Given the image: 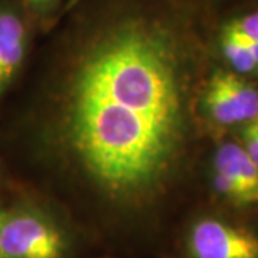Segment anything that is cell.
Here are the masks:
<instances>
[{
    "instance_id": "cell-1",
    "label": "cell",
    "mask_w": 258,
    "mask_h": 258,
    "mask_svg": "<svg viewBox=\"0 0 258 258\" xmlns=\"http://www.w3.org/2000/svg\"><path fill=\"white\" fill-rule=\"evenodd\" d=\"M175 35L131 19L89 43L66 85L64 144L108 197L141 201L172 172L186 135V68Z\"/></svg>"
},
{
    "instance_id": "cell-2",
    "label": "cell",
    "mask_w": 258,
    "mask_h": 258,
    "mask_svg": "<svg viewBox=\"0 0 258 258\" xmlns=\"http://www.w3.org/2000/svg\"><path fill=\"white\" fill-rule=\"evenodd\" d=\"M69 237L46 212L16 207L3 212L0 258H66Z\"/></svg>"
},
{
    "instance_id": "cell-3",
    "label": "cell",
    "mask_w": 258,
    "mask_h": 258,
    "mask_svg": "<svg viewBox=\"0 0 258 258\" xmlns=\"http://www.w3.org/2000/svg\"><path fill=\"white\" fill-rule=\"evenodd\" d=\"M191 258H258V234L220 218H201L188 234Z\"/></svg>"
},
{
    "instance_id": "cell-4",
    "label": "cell",
    "mask_w": 258,
    "mask_h": 258,
    "mask_svg": "<svg viewBox=\"0 0 258 258\" xmlns=\"http://www.w3.org/2000/svg\"><path fill=\"white\" fill-rule=\"evenodd\" d=\"M26 53V28L15 10L0 9V95L9 86Z\"/></svg>"
},
{
    "instance_id": "cell-5",
    "label": "cell",
    "mask_w": 258,
    "mask_h": 258,
    "mask_svg": "<svg viewBox=\"0 0 258 258\" xmlns=\"http://www.w3.org/2000/svg\"><path fill=\"white\" fill-rule=\"evenodd\" d=\"M215 169L242 186L258 203V165L237 144L222 145L215 155Z\"/></svg>"
},
{
    "instance_id": "cell-6",
    "label": "cell",
    "mask_w": 258,
    "mask_h": 258,
    "mask_svg": "<svg viewBox=\"0 0 258 258\" xmlns=\"http://www.w3.org/2000/svg\"><path fill=\"white\" fill-rule=\"evenodd\" d=\"M205 106L214 119L222 125H235L244 122L242 113L230 92L224 86L220 74L214 75L205 92Z\"/></svg>"
},
{
    "instance_id": "cell-7",
    "label": "cell",
    "mask_w": 258,
    "mask_h": 258,
    "mask_svg": "<svg viewBox=\"0 0 258 258\" xmlns=\"http://www.w3.org/2000/svg\"><path fill=\"white\" fill-rule=\"evenodd\" d=\"M224 86L230 92L231 98L235 101L237 106L240 108L244 122L258 118V91L245 82L238 75L231 72H218Z\"/></svg>"
},
{
    "instance_id": "cell-8",
    "label": "cell",
    "mask_w": 258,
    "mask_h": 258,
    "mask_svg": "<svg viewBox=\"0 0 258 258\" xmlns=\"http://www.w3.org/2000/svg\"><path fill=\"white\" fill-rule=\"evenodd\" d=\"M221 43L227 59L238 72L247 74V72H252L254 69H257V62L251 56L248 49L241 43V40L237 36L234 28L231 26V23L228 26H225L224 32H222Z\"/></svg>"
},
{
    "instance_id": "cell-9",
    "label": "cell",
    "mask_w": 258,
    "mask_h": 258,
    "mask_svg": "<svg viewBox=\"0 0 258 258\" xmlns=\"http://www.w3.org/2000/svg\"><path fill=\"white\" fill-rule=\"evenodd\" d=\"M242 138L245 152L258 165V118L247 122V126L242 132Z\"/></svg>"
},
{
    "instance_id": "cell-10",
    "label": "cell",
    "mask_w": 258,
    "mask_h": 258,
    "mask_svg": "<svg viewBox=\"0 0 258 258\" xmlns=\"http://www.w3.org/2000/svg\"><path fill=\"white\" fill-rule=\"evenodd\" d=\"M234 22L245 35L258 40V12L251 13V15L240 19V20H234Z\"/></svg>"
},
{
    "instance_id": "cell-11",
    "label": "cell",
    "mask_w": 258,
    "mask_h": 258,
    "mask_svg": "<svg viewBox=\"0 0 258 258\" xmlns=\"http://www.w3.org/2000/svg\"><path fill=\"white\" fill-rule=\"evenodd\" d=\"M231 26L235 30V33H237V36H238V39L241 40V43L248 49V52L251 53V56L254 57V60H255L258 64V40L252 39V37L248 36V35H245V33L235 25V22H232Z\"/></svg>"
},
{
    "instance_id": "cell-12",
    "label": "cell",
    "mask_w": 258,
    "mask_h": 258,
    "mask_svg": "<svg viewBox=\"0 0 258 258\" xmlns=\"http://www.w3.org/2000/svg\"><path fill=\"white\" fill-rule=\"evenodd\" d=\"M29 3H32V5H42V3H46L49 0H26Z\"/></svg>"
},
{
    "instance_id": "cell-13",
    "label": "cell",
    "mask_w": 258,
    "mask_h": 258,
    "mask_svg": "<svg viewBox=\"0 0 258 258\" xmlns=\"http://www.w3.org/2000/svg\"><path fill=\"white\" fill-rule=\"evenodd\" d=\"M3 210H0V225H2V220H3Z\"/></svg>"
}]
</instances>
